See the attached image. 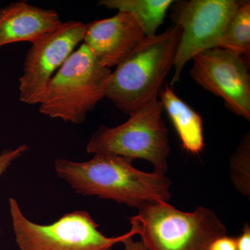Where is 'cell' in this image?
Returning a JSON list of instances; mask_svg holds the SVG:
<instances>
[{
  "label": "cell",
  "mask_w": 250,
  "mask_h": 250,
  "mask_svg": "<svg viewBox=\"0 0 250 250\" xmlns=\"http://www.w3.org/2000/svg\"><path fill=\"white\" fill-rule=\"evenodd\" d=\"M218 47L231 51L250 62V1H242L230 18Z\"/></svg>",
  "instance_id": "cell-14"
},
{
  "label": "cell",
  "mask_w": 250,
  "mask_h": 250,
  "mask_svg": "<svg viewBox=\"0 0 250 250\" xmlns=\"http://www.w3.org/2000/svg\"><path fill=\"white\" fill-rule=\"evenodd\" d=\"M236 238L237 250H250V227L246 224L243 233Z\"/></svg>",
  "instance_id": "cell-18"
},
{
  "label": "cell",
  "mask_w": 250,
  "mask_h": 250,
  "mask_svg": "<svg viewBox=\"0 0 250 250\" xmlns=\"http://www.w3.org/2000/svg\"><path fill=\"white\" fill-rule=\"evenodd\" d=\"M57 11L42 9L26 1L0 9V47L11 43L39 40L62 23Z\"/></svg>",
  "instance_id": "cell-11"
},
{
  "label": "cell",
  "mask_w": 250,
  "mask_h": 250,
  "mask_svg": "<svg viewBox=\"0 0 250 250\" xmlns=\"http://www.w3.org/2000/svg\"><path fill=\"white\" fill-rule=\"evenodd\" d=\"M146 38L142 24L132 14L118 11L111 18L85 24L83 44L103 66H117Z\"/></svg>",
  "instance_id": "cell-10"
},
{
  "label": "cell",
  "mask_w": 250,
  "mask_h": 250,
  "mask_svg": "<svg viewBox=\"0 0 250 250\" xmlns=\"http://www.w3.org/2000/svg\"><path fill=\"white\" fill-rule=\"evenodd\" d=\"M231 179L238 191L250 195V136L248 132L230 160Z\"/></svg>",
  "instance_id": "cell-15"
},
{
  "label": "cell",
  "mask_w": 250,
  "mask_h": 250,
  "mask_svg": "<svg viewBox=\"0 0 250 250\" xmlns=\"http://www.w3.org/2000/svg\"><path fill=\"white\" fill-rule=\"evenodd\" d=\"M163 111L158 98L130 115L123 124L115 127L100 126L92 134L86 152L123 156L133 161L144 159L154 166V172L165 174L170 147Z\"/></svg>",
  "instance_id": "cell-5"
},
{
  "label": "cell",
  "mask_w": 250,
  "mask_h": 250,
  "mask_svg": "<svg viewBox=\"0 0 250 250\" xmlns=\"http://www.w3.org/2000/svg\"><path fill=\"white\" fill-rule=\"evenodd\" d=\"M130 223L147 250H210L213 242L228 232L210 208L184 212L165 202L140 208Z\"/></svg>",
  "instance_id": "cell-3"
},
{
  "label": "cell",
  "mask_w": 250,
  "mask_h": 250,
  "mask_svg": "<svg viewBox=\"0 0 250 250\" xmlns=\"http://www.w3.org/2000/svg\"><path fill=\"white\" fill-rule=\"evenodd\" d=\"M181 33L174 24L160 34L146 36L112 72L105 98L129 116L158 99L173 67Z\"/></svg>",
  "instance_id": "cell-2"
},
{
  "label": "cell",
  "mask_w": 250,
  "mask_h": 250,
  "mask_svg": "<svg viewBox=\"0 0 250 250\" xmlns=\"http://www.w3.org/2000/svg\"><path fill=\"white\" fill-rule=\"evenodd\" d=\"M236 0L175 1L172 21L182 29L174 60L172 86L180 80L184 65L197 54L218 47L230 18L241 4Z\"/></svg>",
  "instance_id": "cell-7"
},
{
  "label": "cell",
  "mask_w": 250,
  "mask_h": 250,
  "mask_svg": "<svg viewBox=\"0 0 250 250\" xmlns=\"http://www.w3.org/2000/svg\"><path fill=\"white\" fill-rule=\"evenodd\" d=\"M192 60V78L202 88L223 99L230 111L250 121V62L220 47L202 52Z\"/></svg>",
  "instance_id": "cell-9"
},
{
  "label": "cell",
  "mask_w": 250,
  "mask_h": 250,
  "mask_svg": "<svg viewBox=\"0 0 250 250\" xmlns=\"http://www.w3.org/2000/svg\"><path fill=\"white\" fill-rule=\"evenodd\" d=\"M111 73L82 44L49 82L39 111L51 118L82 124L106 96Z\"/></svg>",
  "instance_id": "cell-4"
},
{
  "label": "cell",
  "mask_w": 250,
  "mask_h": 250,
  "mask_svg": "<svg viewBox=\"0 0 250 250\" xmlns=\"http://www.w3.org/2000/svg\"><path fill=\"white\" fill-rule=\"evenodd\" d=\"M85 29L83 23L67 21L31 43L19 80L22 103L33 105L42 102L52 77L83 41Z\"/></svg>",
  "instance_id": "cell-8"
},
{
  "label": "cell",
  "mask_w": 250,
  "mask_h": 250,
  "mask_svg": "<svg viewBox=\"0 0 250 250\" xmlns=\"http://www.w3.org/2000/svg\"><path fill=\"white\" fill-rule=\"evenodd\" d=\"M29 149L27 145H21L15 149H8L0 154V177L7 170L11 164L16 159H19ZM1 229L0 228V237Z\"/></svg>",
  "instance_id": "cell-16"
},
{
  "label": "cell",
  "mask_w": 250,
  "mask_h": 250,
  "mask_svg": "<svg viewBox=\"0 0 250 250\" xmlns=\"http://www.w3.org/2000/svg\"><path fill=\"white\" fill-rule=\"evenodd\" d=\"M9 210L20 250H111L117 243L136 235L131 229L122 236H104L85 210L66 213L49 225L29 220L16 199H9Z\"/></svg>",
  "instance_id": "cell-6"
},
{
  "label": "cell",
  "mask_w": 250,
  "mask_h": 250,
  "mask_svg": "<svg viewBox=\"0 0 250 250\" xmlns=\"http://www.w3.org/2000/svg\"><path fill=\"white\" fill-rule=\"evenodd\" d=\"M132 238L133 236L128 237L123 242L124 245L123 250H147L142 242L134 241Z\"/></svg>",
  "instance_id": "cell-19"
},
{
  "label": "cell",
  "mask_w": 250,
  "mask_h": 250,
  "mask_svg": "<svg viewBox=\"0 0 250 250\" xmlns=\"http://www.w3.org/2000/svg\"><path fill=\"white\" fill-rule=\"evenodd\" d=\"M159 96L164 110L179 135L182 147L188 152L199 155L205 147L202 117L179 98L168 85L161 88Z\"/></svg>",
  "instance_id": "cell-12"
},
{
  "label": "cell",
  "mask_w": 250,
  "mask_h": 250,
  "mask_svg": "<svg viewBox=\"0 0 250 250\" xmlns=\"http://www.w3.org/2000/svg\"><path fill=\"white\" fill-rule=\"evenodd\" d=\"M210 250H237L236 238L227 236L213 242Z\"/></svg>",
  "instance_id": "cell-17"
},
{
  "label": "cell",
  "mask_w": 250,
  "mask_h": 250,
  "mask_svg": "<svg viewBox=\"0 0 250 250\" xmlns=\"http://www.w3.org/2000/svg\"><path fill=\"white\" fill-rule=\"evenodd\" d=\"M133 160L112 154H96L89 161L57 159L54 169L77 193L114 200L140 209L171 198L172 182L165 174L135 168Z\"/></svg>",
  "instance_id": "cell-1"
},
{
  "label": "cell",
  "mask_w": 250,
  "mask_h": 250,
  "mask_svg": "<svg viewBox=\"0 0 250 250\" xmlns=\"http://www.w3.org/2000/svg\"><path fill=\"white\" fill-rule=\"evenodd\" d=\"M173 0H101L98 5L132 14L142 24L146 36L156 35Z\"/></svg>",
  "instance_id": "cell-13"
}]
</instances>
